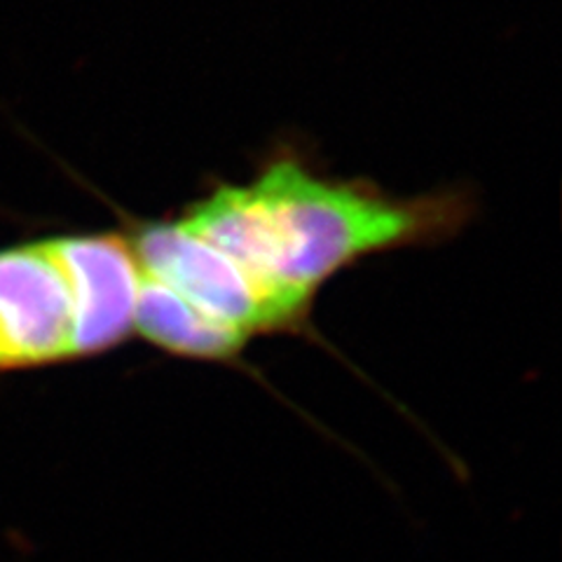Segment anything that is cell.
Listing matches in <instances>:
<instances>
[{
	"label": "cell",
	"mask_w": 562,
	"mask_h": 562,
	"mask_svg": "<svg viewBox=\"0 0 562 562\" xmlns=\"http://www.w3.org/2000/svg\"><path fill=\"white\" fill-rule=\"evenodd\" d=\"M78 359V310L55 239L0 251V371Z\"/></svg>",
	"instance_id": "cell-3"
},
{
	"label": "cell",
	"mask_w": 562,
	"mask_h": 562,
	"mask_svg": "<svg viewBox=\"0 0 562 562\" xmlns=\"http://www.w3.org/2000/svg\"><path fill=\"white\" fill-rule=\"evenodd\" d=\"M130 244L140 270L246 340L262 333L297 330L310 316L307 310L262 289L179 221L146 223L130 237Z\"/></svg>",
	"instance_id": "cell-2"
},
{
	"label": "cell",
	"mask_w": 562,
	"mask_h": 562,
	"mask_svg": "<svg viewBox=\"0 0 562 562\" xmlns=\"http://www.w3.org/2000/svg\"><path fill=\"white\" fill-rule=\"evenodd\" d=\"M134 333L173 357L202 361L233 359L249 342L241 333L211 319L140 268Z\"/></svg>",
	"instance_id": "cell-5"
},
{
	"label": "cell",
	"mask_w": 562,
	"mask_h": 562,
	"mask_svg": "<svg viewBox=\"0 0 562 562\" xmlns=\"http://www.w3.org/2000/svg\"><path fill=\"white\" fill-rule=\"evenodd\" d=\"M78 310V359L97 357L134 333L138 262L120 233L55 237Z\"/></svg>",
	"instance_id": "cell-4"
},
{
	"label": "cell",
	"mask_w": 562,
	"mask_h": 562,
	"mask_svg": "<svg viewBox=\"0 0 562 562\" xmlns=\"http://www.w3.org/2000/svg\"><path fill=\"white\" fill-rule=\"evenodd\" d=\"M249 188L268 277L307 301L359 258L446 239L469 216L467 200L454 192L394 200L368 186L324 181L289 157L268 165Z\"/></svg>",
	"instance_id": "cell-1"
}]
</instances>
